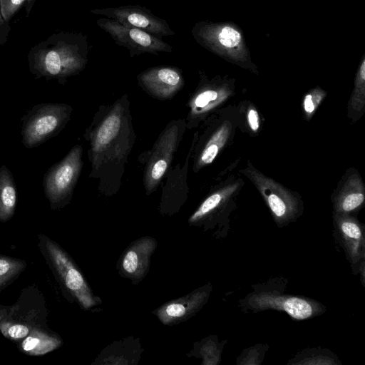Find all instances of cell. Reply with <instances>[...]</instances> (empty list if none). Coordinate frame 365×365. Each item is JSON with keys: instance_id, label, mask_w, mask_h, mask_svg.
<instances>
[{"instance_id": "obj_1", "label": "cell", "mask_w": 365, "mask_h": 365, "mask_svg": "<svg viewBox=\"0 0 365 365\" xmlns=\"http://www.w3.org/2000/svg\"><path fill=\"white\" fill-rule=\"evenodd\" d=\"M84 138L89 145V178L98 181V190L103 195L116 194L136 138L128 95L100 106Z\"/></svg>"}, {"instance_id": "obj_2", "label": "cell", "mask_w": 365, "mask_h": 365, "mask_svg": "<svg viewBox=\"0 0 365 365\" xmlns=\"http://www.w3.org/2000/svg\"><path fill=\"white\" fill-rule=\"evenodd\" d=\"M89 51L84 34L55 33L30 49L29 68L36 78L55 79L64 84L68 78L79 74L85 68Z\"/></svg>"}, {"instance_id": "obj_3", "label": "cell", "mask_w": 365, "mask_h": 365, "mask_svg": "<svg viewBox=\"0 0 365 365\" xmlns=\"http://www.w3.org/2000/svg\"><path fill=\"white\" fill-rule=\"evenodd\" d=\"M288 279L277 277L265 282L252 284V291L238 301L244 313L255 314L266 310L283 312L295 321L322 315L327 307L314 299L286 293Z\"/></svg>"}, {"instance_id": "obj_4", "label": "cell", "mask_w": 365, "mask_h": 365, "mask_svg": "<svg viewBox=\"0 0 365 365\" xmlns=\"http://www.w3.org/2000/svg\"><path fill=\"white\" fill-rule=\"evenodd\" d=\"M191 34L195 41L227 61L257 73L242 29L231 21H199Z\"/></svg>"}, {"instance_id": "obj_5", "label": "cell", "mask_w": 365, "mask_h": 365, "mask_svg": "<svg viewBox=\"0 0 365 365\" xmlns=\"http://www.w3.org/2000/svg\"><path fill=\"white\" fill-rule=\"evenodd\" d=\"M186 129L185 118L170 120L151 149L138 156L140 162L145 165L143 185L147 196L157 189L168 171Z\"/></svg>"}, {"instance_id": "obj_6", "label": "cell", "mask_w": 365, "mask_h": 365, "mask_svg": "<svg viewBox=\"0 0 365 365\" xmlns=\"http://www.w3.org/2000/svg\"><path fill=\"white\" fill-rule=\"evenodd\" d=\"M240 173L246 175L256 187L279 228L295 222L303 213V202L296 192L288 190L272 178L257 170L248 161Z\"/></svg>"}, {"instance_id": "obj_7", "label": "cell", "mask_w": 365, "mask_h": 365, "mask_svg": "<svg viewBox=\"0 0 365 365\" xmlns=\"http://www.w3.org/2000/svg\"><path fill=\"white\" fill-rule=\"evenodd\" d=\"M73 108L66 103H41L22 118L21 141L33 148L56 136L71 119Z\"/></svg>"}, {"instance_id": "obj_8", "label": "cell", "mask_w": 365, "mask_h": 365, "mask_svg": "<svg viewBox=\"0 0 365 365\" xmlns=\"http://www.w3.org/2000/svg\"><path fill=\"white\" fill-rule=\"evenodd\" d=\"M240 184L230 183L212 191L190 216V226L211 230L217 239L223 240L230 230V215L234 210V197Z\"/></svg>"}, {"instance_id": "obj_9", "label": "cell", "mask_w": 365, "mask_h": 365, "mask_svg": "<svg viewBox=\"0 0 365 365\" xmlns=\"http://www.w3.org/2000/svg\"><path fill=\"white\" fill-rule=\"evenodd\" d=\"M82 157L83 148L76 144L45 173L43 190L52 209L63 207L71 201L83 168Z\"/></svg>"}, {"instance_id": "obj_10", "label": "cell", "mask_w": 365, "mask_h": 365, "mask_svg": "<svg viewBox=\"0 0 365 365\" xmlns=\"http://www.w3.org/2000/svg\"><path fill=\"white\" fill-rule=\"evenodd\" d=\"M200 81L190 93L187 103L188 112L185 118L187 129L197 128L232 95L233 83L221 76L208 78L199 71Z\"/></svg>"}, {"instance_id": "obj_11", "label": "cell", "mask_w": 365, "mask_h": 365, "mask_svg": "<svg viewBox=\"0 0 365 365\" xmlns=\"http://www.w3.org/2000/svg\"><path fill=\"white\" fill-rule=\"evenodd\" d=\"M45 247L52 266L66 289L81 307L88 310L101 304V299L94 295L82 273L67 253L49 239L46 240Z\"/></svg>"}, {"instance_id": "obj_12", "label": "cell", "mask_w": 365, "mask_h": 365, "mask_svg": "<svg viewBox=\"0 0 365 365\" xmlns=\"http://www.w3.org/2000/svg\"><path fill=\"white\" fill-rule=\"evenodd\" d=\"M96 24L116 44L125 47L132 58L145 53L158 55L159 53L172 52V46L162 38L140 29L124 26L114 19L101 18Z\"/></svg>"}, {"instance_id": "obj_13", "label": "cell", "mask_w": 365, "mask_h": 365, "mask_svg": "<svg viewBox=\"0 0 365 365\" xmlns=\"http://www.w3.org/2000/svg\"><path fill=\"white\" fill-rule=\"evenodd\" d=\"M90 12L114 19L124 26L140 29L159 38L175 35L165 19L156 16L150 10L139 5L95 9Z\"/></svg>"}, {"instance_id": "obj_14", "label": "cell", "mask_w": 365, "mask_h": 365, "mask_svg": "<svg viewBox=\"0 0 365 365\" xmlns=\"http://www.w3.org/2000/svg\"><path fill=\"white\" fill-rule=\"evenodd\" d=\"M333 236L344 250L352 273L365 261V227L354 215L333 213Z\"/></svg>"}, {"instance_id": "obj_15", "label": "cell", "mask_w": 365, "mask_h": 365, "mask_svg": "<svg viewBox=\"0 0 365 365\" xmlns=\"http://www.w3.org/2000/svg\"><path fill=\"white\" fill-rule=\"evenodd\" d=\"M137 80L144 91L160 100L173 98L185 83L181 69L172 66L149 68L140 73Z\"/></svg>"}, {"instance_id": "obj_16", "label": "cell", "mask_w": 365, "mask_h": 365, "mask_svg": "<svg viewBox=\"0 0 365 365\" xmlns=\"http://www.w3.org/2000/svg\"><path fill=\"white\" fill-rule=\"evenodd\" d=\"M157 245L158 241L148 236L133 241L118 262L119 274L130 279L133 284H138L149 271L151 257Z\"/></svg>"}, {"instance_id": "obj_17", "label": "cell", "mask_w": 365, "mask_h": 365, "mask_svg": "<svg viewBox=\"0 0 365 365\" xmlns=\"http://www.w3.org/2000/svg\"><path fill=\"white\" fill-rule=\"evenodd\" d=\"M212 289V284L207 283L185 296L166 302L153 313L164 325L172 326L187 321L207 303Z\"/></svg>"}, {"instance_id": "obj_18", "label": "cell", "mask_w": 365, "mask_h": 365, "mask_svg": "<svg viewBox=\"0 0 365 365\" xmlns=\"http://www.w3.org/2000/svg\"><path fill=\"white\" fill-rule=\"evenodd\" d=\"M232 125L225 121L213 130L205 131L202 135L195 133L194 147L192 151V168L197 173L205 166L211 164L227 144L232 133Z\"/></svg>"}, {"instance_id": "obj_19", "label": "cell", "mask_w": 365, "mask_h": 365, "mask_svg": "<svg viewBox=\"0 0 365 365\" xmlns=\"http://www.w3.org/2000/svg\"><path fill=\"white\" fill-rule=\"evenodd\" d=\"M331 201L333 213L353 215L361 210L365 201V188L357 173L347 176L332 195Z\"/></svg>"}, {"instance_id": "obj_20", "label": "cell", "mask_w": 365, "mask_h": 365, "mask_svg": "<svg viewBox=\"0 0 365 365\" xmlns=\"http://www.w3.org/2000/svg\"><path fill=\"white\" fill-rule=\"evenodd\" d=\"M140 343L132 337L115 341L101 353L95 364H136L140 359Z\"/></svg>"}, {"instance_id": "obj_21", "label": "cell", "mask_w": 365, "mask_h": 365, "mask_svg": "<svg viewBox=\"0 0 365 365\" xmlns=\"http://www.w3.org/2000/svg\"><path fill=\"white\" fill-rule=\"evenodd\" d=\"M17 202V190L14 177L3 165L0 167V220L7 221L15 212Z\"/></svg>"}, {"instance_id": "obj_22", "label": "cell", "mask_w": 365, "mask_h": 365, "mask_svg": "<svg viewBox=\"0 0 365 365\" xmlns=\"http://www.w3.org/2000/svg\"><path fill=\"white\" fill-rule=\"evenodd\" d=\"M61 343L58 337L34 329L24 338L21 346L27 354L40 356L55 350Z\"/></svg>"}, {"instance_id": "obj_23", "label": "cell", "mask_w": 365, "mask_h": 365, "mask_svg": "<svg viewBox=\"0 0 365 365\" xmlns=\"http://www.w3.org/2000/svg\"><path fill=\"white\" fill-rule=\"evenodd\" d=\"M287 365H341L339 357L331 350L322 347L305 348L289 359Z\"/></svg>"}, {"instance_id": "obj_24", "label": "cell", "mask_w": 365, "mask_h": 365, "mask_svg": "<svg viewBox=\"0 0 365 365\" xmlns=\"http://www.w3.org/2000/svg\"><path fill=\"white\" fill-rule=\"evenodd\" d=\"M365 108V55L359 65L354 89L348 103V117L355 123L364 113Z\"/></svg>"}, {"instance_id": "obj_25", "label": "cell", "mask_w": 365, "mask_h": 365, "mask_svg": "<svg viewBox=\"0 0 365 365\" xmlns=\"http://www.w3.org/2000/svg\"><path fill=\"white\" fill-rule=\"evenodd\" d=\"M227 340L219 341L216 335H211L195 344L192 354L202 359L203 365H217Z\"/></svg>"}, {"instance_id": "obj_26", "label": "cell", "mask_w": 365, "mask_h": 365, "mask_svg": "<svg viewBox=\"0 0 365 365\" xmlns=\"http://www.w3.org/2000/svg\"><path fill=\"white\" fill-rule=\"evenodd\" d=\"M269 346L267 344L258 343L244 349L237 357V365H260L262 364Z\"/></svg>"}, {"instance_id": "obj_27", "label": "cell", "mask_w": 365, "mask_h": 365, "mask_svg": "<svg viewBox=\"0 0 365 365\" xmlns=\"http://www.w3.org/2000/svg\"><path fill=\"white\" fill-rule=\"evenodd\" d=\"M327 96V92L320 87L310 90L303 98L302 108L304 118L309 120Z\"/></svg>"}, {"instance_id": "obj_28", "label": "cell", "mask_w": 365, "mask_h": 365, "mask_svg": "<svg viewBox=\"0 0 365 365\" xmlns=\"http://www.w3.org/2000/svg\"><path fill=\"white\" fill-rule=\"evenodd\" d=\"M35 1L36 0H0L1 14L4 20L9 24L14 15L23 7L28 16Z\"/></svg>"}, {"instance_id": "obj_29", "label": "cell", "mask_w": 365, "mask_h": 365, "mask_svg": "<svg viewBox=\"0 0 365 365\" xmlns=\"http://www.w3.org/2000/svg\"><path fill=\"white\" fill-rule=\"evenodd\" d=\"M25 267L24 262L0 257V287L16 276Z\"/></svg>"}, {"instance_id": "obj_30", "label": "cell", "mask_w": 365, "mask_h": 365, "mask_svg": "<svg viewBox=\"0 0 365 365\" xmlns=\"http://www.w3.org/2000/svg\"><path fill=\"white\" fill-rule=\"evenodd\" d=\"M0 331L5 337L19 340L27 336L31 328L25 324L3 321L0 322Z\"/></svg>"}, {"instance_id": "obj_31", "label": "cell", "mask_w": 365, "mask_h": 365, "mask_svg": "<svg viewBox=\"0 0 365 365\" xmlns=\"http://www.w3.org/2000/svg\"><path fill=\"white\" fill-rule=\"evenodd\" d=\"M247 121L252 133H257L260 128V118L257 110L254 106H250L247 110Z\"/></svg>"}, {"instance_id": "obj_32", "label": "cell", "mask_w": 365, "mask_h": 365, "mask_svg": "<svg viewBox=\"0 0 365 365\" xmlns=\"http://www.w3.org/2000/svg\"><path fill=\"white\" fill-rule=\"evenodd\" d=\"M10 31L11 26L4 20L1 16L0 4V46L4 45L6 42Z\"/></svg>"}]
</instances>
